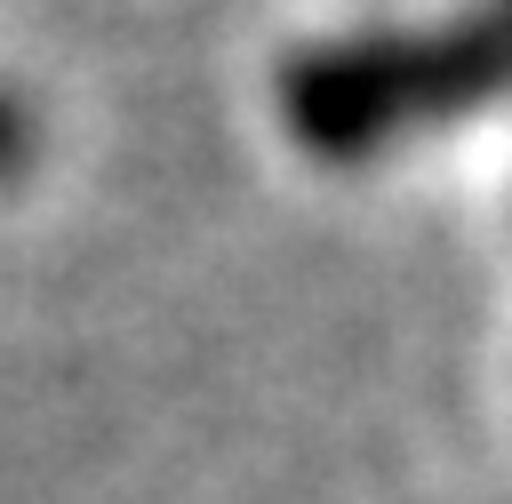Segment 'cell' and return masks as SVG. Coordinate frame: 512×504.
<instances>
[{
    "label": "cell",
    "instance_id": "7a4b0ae2",
    "mask_svg": "<svg viewBox=\"0 0 512 504\" xmlns=\"http://www.w3.org/2000/svg\"><path fill=\"white\" fill-rule=\"evenodd\" d=\"M408 80H416V128L472 120L480 104H496L512 88V8L480 0L440 32H408Z\"/></svg>",
    "mask_w": 512,
    "mask_h": 504
},
{
    "label": "cell",
    "instance_id": "3957f363",
    "mask_svg": "<svg viewBox=\"0 0 512 504\" xmlns=\"http://www.w3.org/2000/svg\"><path fill=\"white\" fill-rule=\"evenodd\" d=\"M24 160H32V112H24V104L0 88V184H8Z\"/></svg>",
    "mask_w": 512,
    "mask_h": 504
},
{
    "label": "cell",
    "instance_id": "277c9868",
    "mask_svg": "<svg viewBox=\"0 0 512 504\" xmlns=\"http://www.w3.org/2000/svg\"><path fill=\"white\" fill-rule=\"evenodd\" d=\"M504 8H512V0H504Z\"/></svg>",
    "mask_w": 512,
    "mask_h": 504
},
{
    "label": "cell",
    "instance_id": "6da1fadb",
    "mask_svg": "<svg viewBox=\"0 0 512 504\" xmlns=\"http://www.w3.org/2000/svg\"><path fill=\"white\" fill-rule=\"evenodd\" d=\"M280 120L328 168H360L400 144V128H416L408 32H344L296 48L280 64Z\"/></svg>",
    "mask_w": 512,
    "mask_h": 504
}]
</instances>
